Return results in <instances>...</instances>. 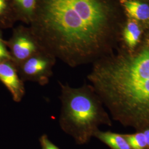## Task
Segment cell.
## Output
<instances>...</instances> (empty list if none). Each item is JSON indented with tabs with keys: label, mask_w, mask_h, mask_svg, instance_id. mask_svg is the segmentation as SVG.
I'll use <instances>...</instances> for the list:
<instances>
[{
	"label": "cell",
	"mask_w": 149,
	"mask_h": 149,
	"mask_svg": "<svg viewBox=\"0 0 149 149\" xmlns=\"http://www.w3.org/2000/svg\"><path fill=\"white\" fill-rule=\"evenodd\" d=\"M88 79L116 119L149 128V49L119 64L99 61Z\"/></svg>",
	"instance_id": "7a4b0ae2"
},
{
	"label": "cell",
	"mask_w": 149,
	"mask_h": 149,
	"mask_svg": "<svg viewBox=\"0 0 149 149\" xmlns=\"http://www.w3.org/2000/svg\"><path fill=\"white\" fill-rule=\"evenodd\" d=\"M56 59L45 50L33 55L17 67L21 79L24 82H34L42 86L48 85Z\"/></svg>",
	"instance_id": "277c9868"
},
{
	"label": "cell",
	"mask_w": 149,
	"mask_h": 149,
	"mask_svg": "<svg viewBox=\"0 0 149 149\" xmlns=\"http://www.w3.org/2000/svg\"><path fill=\"white\" fill-rule=\"evenodd\" d=\"M108 19L106 0H38L29 27L45 51L74 68L101 54Z\"/></svg>",
	"instance_id": "6da1fadb"
},
{
	"label": "cell",
	"mask_w": 149,
	"mask_h": 149,
	"mask_svg": "<svg viewBox=\"0 0 149 149\" xmlns=\"http://www.w3.org/2000/svg\"><path fill=\"white\" fill-rule=\"evenodd\" d=\"M18 21L29 26L37 6L38 0H12Z\"/></svg>",
	"instance_id": "52a82bcc"
},
{
	"label": "cell",
	"mask_w": 149,
	"mask_h": 149,
	"mask_svg": "<svg viewBox=\"0 0 149 149\" xmlns=\"http://www.w3.org/2000/svg\"><path fill=\"white\" fill-rule=\"evenodd\" d=\"M0 81L11 93L12 99L21 102L26 94L24 82L22 81L17 68L11 60L0 61Z\"/></svg>",
	"instance_id": "8992f818"
},
{
	"label": "cell",
	"mask_w": 149,
	"mask_h": 149,
	"mask_svg": "<svg viewBox=\"0 0 149 149\" xmlns=\"http://www.w3.org/2000/svg\"><path fill=\"white\" fill-rule=\"evenodd\" d=\"M141 34L138 24L133 21L129 22L124 30V38L129 48L133 49L138 44Z\"/></svg>",
	"instance_id": "8fae6325"
},
{
	"label": "cell",
	"mask_w": 149,
	"mask_h": 149,
	"mask_svg": "<svg viewBox=\"0 0 149 149\" xmlns=\"http://www.w3.org/2000/svg\"><path fill=\"white\" fill-rule=\"evenodd\" d=\"M94 136L111 149H132L124 135L98 130Z\"/></svg>",
	"instance_id": "ba28073f"
},
{
	"label": "cell",
	"mask_w": 149,
	"mask_h": 149,
	"mask_svg": "<svg viewBox=\"0 0 149 149\" xmlns=\"http://www.w3.org/2000/svg\"><path fill=\"white\" fill-rule=\"evenodd\" d=\"M132 149H148L143 132L124 135Z\"/></svg>",
	"instance_id": "7c38bea8"
},
{
	"label": "cell",
	"mask_w": 149,
	"mask_h": 149,
	"mask_svg": "<svg viewBox=\"0 0 149 149\" xmlns=\"http://www.w3.org/2000/svg\"><path fill=\"white\" fill-rule=\"evenodd\" d=\"M2 60H11V54L6 45L5 41L3 40L2 37V34L0 32V61Z\"/></svg>",
	"instance_id": "4fadbf2b"
},
{
	"label": "cell",
	"mask_w": 149,
	"mask_h": 149,
	"mask_svg": "<svg viewBox=\"0 0 149 149\" xmlns=\"http://www.w3.org/2000/svg\"><path fill=\"white\" fill-rule=\"evenodd\" d=\"M143 132V133H144L145 137L146 139L148 148L149 149V128H146Z\"/></svg>",
	"instance_id": "9a60e30c"
},
{
	"label": "cell",
	"mask_w": 149,
	"mask_h": 149,
	"mask_svg": "<svg viewBox=\"0 0 149 149\" xmlns=\"http://www.w3.org/2000/svg\"><path fill=\"white\" fill-rule=\"evenodd\" d=\"M39 140L42 146V149H60L49 140L48 135L46 134L42 135Z\"/></svg>",
	"instance_id": "5bb4252c"
},
{
	"label": "cell",
	"mask_w": 149,
	"mask_h": 149,
	"mask_svg": "<svg viewBox=\"0 0 149 149\" xmlns=\"http://www.w3.org/2000/svg\"><path fill=\"white\" fill-rule=\"evenodd\" d=\"M61 103L59 123L62 130L76 144L89 142L100 125L111 123L102 102L92 86L73 88L59 81Z\"/></svg>",
	"instance_id": "3957f363"
},
{
	"label": "cell",
	"mask_w": 149,
	"mask_h": 149,
	"mask_svg": "<svg viewBox=\"0 0 149 149\" xmlns=\"http://www.w3.org/2000/svg\"><path fill=\"white\" fill-rule=\"evenodd\" d=\"M17 21L12 0H0V26L11 27Z\"/></svg>",
	"instance_id": "30bf717a"
},
{
	"label": "cell",
	"mask_w": 149,
	"mask_h": 149,
	"mask_svg": "<svg viewBox=\"0 0 149 149\" xmlns=\"http://www.w3.org/2000/svg\"><path fill=\"white\" fill-rule=\"evenodd\" d=\"M122 5L132 18L139 21L149 19V6L134 0H122Z\"/></svg>",
	"instance_id": "9c48e42d"
},
{
	"label": "cell",
	"mask_w": 149,
	"mask_h": 149,
	"mask_svg": "<svg viewBox=\"0 0 149 149\" xmlns=\"http://www.w3.org/2000/svg\"><path fill=\"white\" fill-rule=\"evenodd\" d=\"M5 43L17 67L33 55L44 50L28 26L17 27L10 40Z\"/></svg>",
	"instance_id": "5b68a950"
}]
</instances>
